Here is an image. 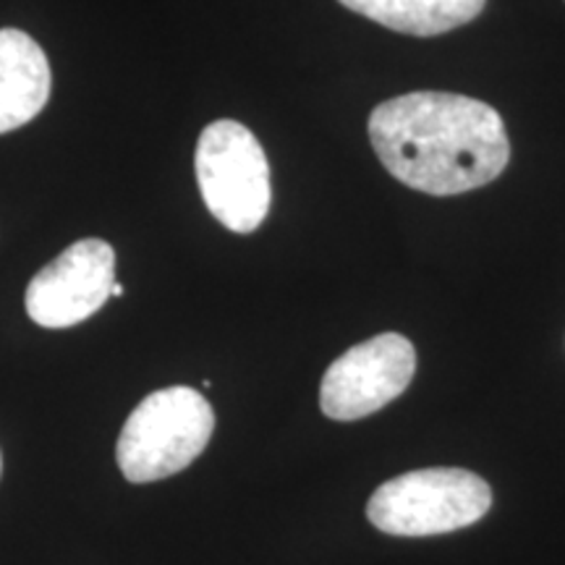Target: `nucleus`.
<instances>
[{"label": "nucleus", "mask_w": 565, "mask_h": 565, "mask_svg": "<svg viewBox=\"0 0 565 565\" xmlns=\"http://www.w3.org/2000/svg\"><path fill=\"white\" fill-rule=\"evenodd\" d=\"M492 505V490L466 469H419L387 479L370 498L366 519L395 536H433L477 524Z\"/></svg>", "instance_id": "3"}, {"label": "nucleus", "mask_w": 565, "mask_h": 565, "mask_svg": "<svg viewBox=\"0 0 565 565\" xmlns=\"http://www.w3.org/2000/svg\"><path fill=\"white\" fill-rule=\"evenodd\" d=\"M51 84V63L38 42L21 30H0V134L38 118Z\"/></svg>", "instance_id": "7"}, {"label": "nucleus", "mask_w": 565, "mask_h": 565, "mask_svg": "<svg viewBox=\"0 0 565 565\" xmlns=\"http://www.w3.org/2000/svg\"><path fill=\"white\" fill-rule=\"evenodd\" d=\"M370 141L393 179L433 196L482 189L511 160L500 113L450 92H408L377 105Z\"/></svg>", "instance_id": "1"}, {"label": "nucleus", "mask_w": 565, "mask_h": 565, "mask_svg": "<svg viewBox=\"0 0 565 565\" xmlns=\"http://www.w3.org/2000/svg\"><path fill=\"white\" fill-rule=\"evenodd\" d=\"M414 372L416 351L408 338L374 335L328 366L320 385L322 414L335 422L364 419L398 398L412 385Z\"/></svg>", "instance_id": "5"}, {"label": "nucleus", "mask_w": 565, "mask_h": 565, "mask_svg": "<svg viewBox=\"0 0 565 565\" xmlns=\"http://www.w3.org/2000/svg\"><path fill=\"white\" fill-rule=\"evenodd\" d=\"M345 9L387 30L414 38H435L475 21L487 0H338Z\"/></svg>", "instance_id": "8"}, {"label": "nucleus", "mask_w": 565, "mask_h": 565, "mask_svg": "<svg viewBox=\"0 0 565 565\" xmlns=\"http://www.w3.org/2000/svg\"><path fill=\"white\" fill-rule=\"evenodd\" d=\"M116 282V252L103 238H82L34 275L26 315L40 328H74L100 312Z\"/></svg>", "instance_id": "6"}, {"label": "nucleus", "mask_w": 565, "mask_h": 565, "mask_svg": "<svg viewBox=\"0 0 565 565\" xmlns=\"http://www.w3.org/2000/svg\"><path fill=\"white\" fill-rule=\"evenodd\" d=\"M215 412L194 387H162L147 395L118 437V469L134 484L158 482L192 466L207 448Z\"/></svg>", "instance_id": "2"}, {"label": "nucleus", "mask_w": 565, "mask_h": 565, "mask_svg": "<svg viewBox=\"0 0 565 565\" xmlns=\"http://www.w3.org/2000/svg\"><path fill=\"white\" fill-rule=\"evenodd\" d=\"M196 183L217 223L233 233H252L265 223L273 202L270 162L259 139L244 124H210L196 141Z\"/></svg>", "instance_id": "4"}, {"label": "nucleus", "mask_w": 565, "mask_h": 565, "mask_svg": "<svg viewBox=\"0 0 565 565\" xmlns=\"http://www.w3.org/2000/svg\"><path fill=\"white\" fill-rule=\"evenodd\" d=\"M110 296H124V286H121V282H113V288H110Z\"/></svg>", "instance_id": "9"}, {"label": "nucleus", "mask_w": 565, "mask_h": 565, "mask_svg": "<svg viewBox=\"0 0 565 565\" xmlns=\"http://www.w3.org/2000/svg\"><path fill=\"white\" fill-rule=\"evenodd\" d=\"M0 466H3V463H0Z\"/></svg>", "instance_id": "10"}]
</instances>
